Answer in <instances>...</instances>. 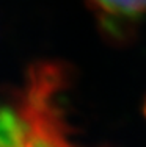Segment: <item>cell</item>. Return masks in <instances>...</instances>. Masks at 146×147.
<instances>
[{
  "instance_id": "1",
  "label": "cell",
  "mask_w": 146,
  "mask_h": 147,
  "mask_svg": "<svg viewBox=\"0 0 146 147\" xmlns=\"http://www.w3.org/2000/svg\"><path fill=\"white\" fill-rule=\"evenodd\" d=\"M109 33L126 34L146 17V0H85Z\"/></svg>"
}]
</instances>
